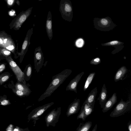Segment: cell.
<instances>
[{
    "label": "cell",
    "instance_id": "obj_1",
    "mask_svg": "<svg viewBox=\"0 0 131 131\" xmlns=\"http://www.w3.org/2000/svg\"><path fill=\"white\" fill-rule=\"evenodd\" d=\"M72 72V70L71 69H66L53 76L51 81L45 91L39 98L38 101H41L50 96L70 75Z\"/></svg>",
    "mask_w": 131,
    "mask_h": 131
},
{
    "label": "cell",
    "instance_id": "obj_2",
    "mask_svg": "<svg viewBox=\"0 0 131 131\" xmlns=\"http://www.w3.org/2000/svg\"><path fill=\"white\" fill-rule=\"evenodd\" d=\"M59 11L62 18L69 22L72 21L73 16L72 7L69 0H61L59 6Z\"/></svg>",
    "mask_w": 131,
    "mask_h": 131
},
{
    "label": "cell",
    "instance_id": "obj_3",
    "mask_svg": "<svg viewBox=\"0 0 131 131\" xmlns=\"http://www.w3.org/2000/svg\"><path fill=\"white\" fill-rule=\"evenodd\" d=\"M131 107V101H124L121 99L117 104L113 111L111 113L110 116L115 117H119L129 111Z\"/></svg>",
    "mask_w": 131,
    "mask_h": 131
},
{
    "label": "cell",
    "instance_id": "obj_4",
    "mask_svg": "<svg viewBox=\"0 0 131 131\" xmlns=\"http://www.w3.org/2000/svg\"><path fill=\"white\" fill-rule=\"evenodd\" d=\"M54 103L53 102L48 103L37 107L33 109L30 113L28 116V122L32 120L35 126L37 121L40 119V117Z\"/></svg>",
    "mask_w": 131,
    "mask_h": 131
},
{
    "label": "cell",
    "instance_id": "obj_5",
    "mask_svg": "<svg viewBox=\"0 0 131 131\" xmlns=\"http://www.w3.org/2000/svg\"><path fill=\"white\" fill-rule=\"evenodd\" d=\"M61 111V107H58L52 110L46 115L45 120L47 127L50 126H55L59 121Z\"/></svg>",
    "mask_w": 131,
    "mask_h": 131
},
{
    "label": "cell",
    "instance_id": "obj_6",
    "mask_svg": "<svg viewBox=\"0 0 131 131\" xmlns=\"http://www.w3.org/2000/svg\"><path fill=\"white\" fill-rule=\"evenodd\" d=\"M44 57L40 46L36 47L34 53V62L35 69L38 73L42 68L44 63Z\"/></svg>",
    "mask_w": 131,
    "mask_h": 131
},
{
    "label": "cell",
    "instance_id": "obj_7",
    "mask_svg": "<svg viewBox=\"0 0 131 131\" xmlns=\"http://www.w3.org/2000/svg\"><path fill=\"white\" fill-rule=\"evenodd\" d=\"M9 66L16 75L19 82L26 84L25 78V74L16 62L12 59L7 60Z\"/></svg>",
    "mask_w": 131,
    "mask_h": 131
},
{
    "label": "cell",
    "instance_id": "obj_8",
    "mask_svg": "<svg viewBox=\"0 0 131 131\" xmlns=\"http://www.w3.org/2000/svg\"><path fill=\"white\" fill-rule=\"evenodd\" d=\"M84 73V72H82L78 74L73 79H72L67 86L66 89V91H73L77 93V85Z\"/></svg>",
    "mask_w": 131,
    "mask_h": 131
},
{
    "label": "cell",
    "instance_id": "obj_9",
    "mask_svg": "<svg viewBox=\"0 0 131 131\" xmlns=\"http://www.w3.org/2000/svg\"><path fill=\"white\" fill-rule=\"evenodd\" d=\"M80 101L79 99L76 98L69 106L66 115L67 117L77 113L80 109Z\"/></svg>",
    "mask_w": 131,
    "mask_h": 131
},
{
    "label": "cell",
    "instance_id": "obj_10",
    "mask_svg": "<svg viewBox=\"0 0 131 131\" xmlns=\"http://www.w3.org/2000/svg\"><path fill=\"white\" fill-rule=\"evenodd\" d=\"M111 20L110 19H109L107 18H102L100 19H99L98 21H97L96 23V26L98 28V29L102 30L108 29L111 28V26L113 27V26L111 25H113V23L112 22Z\"/></svg>",
    "mask_w": 131,
    "mask_h": 131
},
{
    "label": "cell",
    "instance_id": "obj_11",
    "mask_svg": "<svg viewBox=\"0 0 131 131\" xmlns=\"http://www.w3.org/2000/svg\"><path fill=\"white\" fill-rule=\"evenodd\" d=\"M46 28L48 36L50 40L53 37L52 16L50 11L48 12L46 23Z\"/></svg>",
    "mask_w": 131,
    "mask_h": 131
},
{
    "label": "cell",
    "instance_id": "obj_12",
    "mask_svg": "<svg viewBox=\"0 0 131 131\" xmlns=\"http://www.w3.org/2000/svg\"><path fill=\"white\" fill-rule=\"evenodd\" d=\"M107 91L105 84H104L102 87L101 90L97 98L99 100L101 107L103 109L107 101Z\"/></svg>",
    "mask_w": 131,
    "mask_h": 131
},
{
    "label": "cell",
    "instance_id": "obj_13",
    "mask_svg": "<svg viewBox=\"0 0 131 131\" xmlns=\"http://www.w3.org/2000/svg\"><path fill=\"white\" fill-rule=\"evenodd\" d=\"M97 92V88L95 87L91 91L84 103L89 106H94L95 98Z\"/></svg>",
    "mask_w": 131,
    "mask_h": 131
},
{
    "label": "cell",
    "instance_id": "obj_14",
    "mask_svg": "<svg viewBox=\"0 0 131 131\" xmlns=\"http://www.w3.org/2000/svg\"><path fill=\"white\" fill-rule=\"evenodd\" d=\"M117 101L116 94L115 92L113 94L112 96L107 101L104 108L102 109L103 112L105 113L108 111L113 107Z\"/></svg>",
    "mask_w": 131,
    "mask_h": 131
},
{
    "label": "cell",
    "instance_id": "obj_15",
    "mask_svg": "<svg viewBox=\"0 0 131 131\" xmlns=\"http://www.w3.org/2000/svg\"><path fill=\"white\" fill-rule=\"evenodd\" d=\"M127 72V69L125 66L120 68L116 72L114 76V80L117 82L122 80Z\"/></svg>",
    "mask_w": 131,
    "mask_h": 131
},
{
    "label": "cell",
    "instance_id": "obj_16",
    "mask_svg": "<svg viewBox=\"0 0 131 131\" xmlns=\"http://www.w3.org/2000/svg\"><path fill=\"white\" fill-rule=\"evenodd\" d=\"M92 123L88 121L85 123H80L76 131H89L92 126Z\"/></svg>",
    "mask_w": 131,
    "mask_h": 131
},
{
    "label": "cell",
    "instance_id": "obj_17",
    "mask_svg": "<svg viewBox=\"0 0 131 131\" xmlns=\"http://www.w3.org/2000/svg\"><path fill=\"white\" fill-rule=\"evenodd\" d=\"M30 86L19 82L15 85V89L20 91L31 93V91L29 87Z\"/></svg>",
    "mask_w": 131,
    "mask_h": 131
},
{
    "label": "cell",
    "instance_id": "obj_18",
    "mask_svg": "<svg viewBox=\"0 0 131 131\" xmlns=\"http://www.w3.org/2000/svg\"><path fill=\"white\" fill-rule=\"evenodd\" d=\"M95 73V72L90 73L87 77L83 87V90L85 91L89 87L94 78Z\"/></svg>",
    "mask_w": 131,
    "mask_h": 131
},
{
    "label": "cell",
    "instance_id": "obj_19",
    "mask_svg": "<svg viewBox=\"0 0 131 131\" xmlns=\"http://www.w3.org/2000/svg\"><path fill=\"white\" fill-rule=\"evenodd\" d=\"M32 68L31 64H29L26 66L24 72L25 78L26 81H28L30 79L32 75Z\"/></svg>",
    "mask_w": 131,
    "mask_h": 131
},
{
    "label": "cell",
    "instance_id": "obj_20",
    "mask_svg": "<svg viewBox=\"0 0 131 131\" xmlns=\"http://www.w3.org/2000/svg\"><path fill=\"white\" fill-rule=\"evenodd\" d=\"M83 105H84L85 110V117L86 118L93 111L94 106H89L84 103Z\"/></svg>",
    "mask_w": 131,
    "mask_h": 131
},
{
    "label": "cell",
    "instance_id": "obj_21",
    "mask_svg": "<svg viewBox=\"0 0 131 131\" xmlns=\"http://www.w3.org/2000/svg\"><path fill=\"white\" fill-rule=\"evenodd\" d=\"M9 74L6 73L0 75V85H2L8 81L10 78Z\"/></svg>",
    "mask_w": 131,
    "mask_h": 131
},
{
    "label": "cell",
    "instance_id": "obj_22",
    "mask_svg": "<svg viewBox=\"0 0 131 131\" xmlns=\"http://www.w3.org/2000/svg\"><path fill=\"white\" fill-rule=\"evenodd\" d=\"M13 91L17 95L20 97L28 96L31 93L20 91L16 89H13Z\"/></svg>",
    "mask_w": 131,
    "mask_h": 131
},
{
    "label": "cell",
    "instance_id": "obj_23",
    "mask_svg": "<svg viewBox=\"0 0 131 131\" xmlns=\"http://www.w3.org/2000/svg\"><path fill=\"white\" fill-rule=\"evenodd\" d=\"M85 110L84 105H83L81 107L80 111L77 117V119H81L83 121H84L86 119L85 117Z\"/></svg>",
    "mask_w": 131,
    "mask_h": 131
},
{
    "label": "cell",
    "instance_id": "obj_24",
    "mask_svg": "<svg viewBox=\"0 0 131 131\" xmlns=\"http://www.w3.org/2000/svg\"><path fill=\"white\" fill-rule=\"evenodd\" d=\"M123 44V43L117 40H114L102 44L103 46H115Z\"/></svg>",
    "mask_w": 131,
    "mask_h": 131
},
{
    "label": "cell",
    "instance_id": "obj_25",
    "mask_svg": "<svg viewBox=\"0 0 131 131\" xmlns=\"http://www.w3.org/2000/svg\"><path fill=\"white\" fill-rule=\"evenodd\" d=\"M11 104L9 100L4 97H0V105L6 106Z\"/></svg>",
    "mask_w": 131,
    "mask_h": 131
},
{
    "label": "cell",
    "instance_id": "obj_26",
    "mask_svg": "<svg viewBox=\"0 0 131 131\" xmlns=\"http://www.w3.org/2000/svg\"><path fill=\"white\" fill-rule=\"evenodd\" d=\"M84 41L83 39L80 38L77 39L75 43L76 46L78 48H81L83 46Z\"/></svg>",
    "mask_w": 131,
    "mask_h": 131
},
{
    "label": "cell",
    "instance_id": "obj_27",
    "mask_svg": "<svg viewBox=\"0 0 131 131\" xmlns=\"http://www.w3.org/2000/svg\"><path fill=\"white\" fill-rule=\"evenodd\" d=\"M101 62V60L99 57H96L93 58L90 61V63L91 64L97 65L100 64Z\"/></svg>",
    "mask_w": 131,
    "mask_h": 131
},
{
    "label": "cell",
    "instance_id": "obj_28",
    "mask_svg": "<svg viewBox=\"0 0 131 131\" xmlns=\"http://www.w3.org/2000/svg\"><path fill=\"white\" fill-rule=\"evenodd\" d=\"M14 128L13 125L10 124L6 129L5 131H13Z\"/></svg>",
    "mask_w": 131,
    "mask_h": 131
},
{
    "label": "cell",
    "instance_id": "obj_29",
    "mask_svg": "<svg viewBox=\"0 0 131 131\" xmlns=\"http://www.w3.org/2000/svg\"><path fill=\"white\" fill-rule=\"evenodd\" d=\"M5 64H2L0 65V73L5 69Z\"/></svg>",
    "mask_w": 131,
    "mask_h": 131
},
{
    "label": "cell",
    "instance_id": "obj_30",
    "mask_svg": "<svg viewBox=\"0 0 131 131\" xmlns=\"http://www.w3.org/2000/svg\"><path fill=\"white\" fill-rule=\"evenodd\" d=\"M18 131H31L28 127L25 128H22L19 127Z\"/></svg>",
    "mask_w": 131,
    "mask_h": 131
},
{
    "label": "cell",
    "instance_id": "obj_31",
    "mask_svg": "<svg viewBox=\"0 0 131 131\" xmlns=\"http://www.w3.org/2000/svg\"><path fill=\"white\" fill-rule=\"evenodd\" d=\"M127 127L129 131H131V123L129 121L127 124Z\"/></svg>",
    "mask_w": 131,
    "mask_h": 131
},
{
    "label": "cell",
    "instance_id": "obj_32",
    "mask_svg": "<svg viewBox=\"0 0 131 131\" xmlns=\"http://www.w3.org/2000/svg\"><path fill=\"white\" fill-rule=\"evenodd\" d=\"M6 48L9 50H11L14 48V47L13 45L7 47Z\"/></svg>",
    "mask_w": 131,
    "mask_h": 131
},
{
    "label": "cell",
    "instance_id": "obj_33",
    "mask_svg": "<svg viewBox=\"0 0 131 131\" xmlns=\"http://www.w3.org/2000/svg\"><path fill=\"white\" fill-rule=\"evenodd\" d=\"M4 54L5 55L8 56L10 54V52L8 51H5L4 52Z\"/></svg>",
    "mask_w": 131,
    "mask_h": 131
},
{
    "label": "cell",
    "instance_id": "obj_34",
    "mask_svg": "<svg viewBox=\"0 0 131 131\" xmlns=\"http://www.w3.org/2000/svg\"><path fill=\"white\" fill-rule=\"evenodd\" d=\"M14 1V0H8L7 2L8 5H11L13 4Z\"/></svg>",
    "mask_w": 131,
    "mask_h": 131
},
{
    "label": "cell",
    "instance_id": "obj_35",
    "mask_svg": "<svg viewBox=\"0 0 131 131\" xmlns=\"http://www.w3.org/2000/svg\"><path fill=\"white\" fill-rule=\"evenodd\" d=\"M97 124H96L92 131H96L97 128Z\"/></svg>",
    "mask_w": 131,
    "mask_h": 131
},
{
    "label": "cell",
    "instance_id": "obj_36",
    "mask_svg": "<svg viewBox=\"0 0 131 131\" xmlns=\"http://www.w3.org/2000/svg\"><path fill=\"white\" fill-rule=\"evenodd\" d=\"M9 15H11V16H13L14 15V13H13V12H12V11H10V12H9Z\"/></svg>",
    "mask_w": 131,
    "mask_h": 131
},
{
    "label": "cell",
    "instance_id": "obj_37",
    "mask_svg": "<svg viewBox=\"0 0 131 131\" xmlns=\"http://www.w3.org/2000/svg\"><path fill=\"white\" fill-rule=\"evenodd\" d=\"M3 42V41L0 38V44H2Z\"/></svg>",
    "mask_w": 131,
    "mask_h": 131
},
{
    "label": "cell",
    "instance_id": "obj_38",
    "mask_svg": "<svg viewBox=\"0 0 131 131\" xmlns=\"http://www.w3.org/2000/svg\"><path fill=\"white\" fill-rule=\"evenodd\" d=\"M7 40V39H5L4 40V43H6V41Z\"/></svg>",
    "mask_w": 131,
    "mask_h": 131
},
{
    "label": "cell",
    "instance_id": "obj_39",
    "mask_svg": "<svg viewBox=\"0 0 131 131\" xmlns=\"http://www.w3.org/2000/svg\"><path fill=\"white\" fill-rule=\"evenodd\" d=\"M62 131V130H61V131Z\"/></svg>",
    "mask_w": 131,
    "mask_h": 131
}]
</instances>
